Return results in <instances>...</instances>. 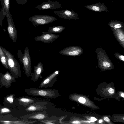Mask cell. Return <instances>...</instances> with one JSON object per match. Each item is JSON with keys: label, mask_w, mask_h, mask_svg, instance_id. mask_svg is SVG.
Wrapping results in <instances>:
<instances>
[{"label": "cell", "mask_w": 124, "mask_h": 124, "mask_svg": "<svg viewBox=\"0 0 124 124\" xmlns=\"http://www.w3.org/2000/svg\"><path fill=\"white\" fill-rule=\"evenodd\" d=\"M65 29L64 27L61 25H57L50 27L48 28V33H59L62 32Z\"/></svg>", "instance_id": "obj_18"}, {"label": "cell", "mask_w": 124, "mask_h": 124, "mask_svg": "<svg viewBox=\"0 0 124 124\" xmlns=\"http://www.w3.org/2000/svg\"><path fill=\"white\" fill-rule=\"evenodd\" d=\"M85 7L90 10L96 12H109L107 10L108 7L103 3L101 4L100 2L96 4L86 5Z\"/></svg>", "instance_id": "obj_15"}, {"label": "cell", "mask_w": 124, "mask_h": 124, "mask_svg": "<svg viewBox=\"0 0 124 124\" xmlns=\"http://www.w3.org/2000/svg\"><path fill=\"white\" fill-rule=\"evenodd\" d=\"M121 96L122 97H124V93H122L121 94Z\"/></svg>", "instance_id": "obj_32"}, {"label": "cell", "mask_w": 124, "mask_h": 124, "mask_svg": "<svg viewBox=\"0 0 124 124\" xmlns=\"http://www.w3.org/2000/svg\"><path fill=\"white\" fill-rule=\"evenodd\" d=\"M120 59L123 61H124V56L123 55H121L119 57Z\"/></svg>", "instance_id": "obj_30"}, {"label": "cell", "mask_w": 124, "mask_h": 124, "mask_svg": "<svg viewBox=\"0 0 124 124\" xmlns=\"http://www.w3.org/2000/svg\"><path fill=\"white\" fill-rule=\"evenodd\" d=\"M44 70V65L41 62L34 66V72L32 75L31 80L35 83L40 77Z\"/></svg>", "instance_id": "obj_14"}, {"label": "cell", "mask_w": 124, "mask_h": 124, "mask_svg": "<svg viewBox=\"0 0 124 124\" xmlns=\"http://www.w3.org/2000/svg\"><path fill=\"white\" fill-rule=\"evenodd\" d=\"M119 38L120 40L123 41L124 40V35L122 33H120L119 35Z\"/></svg>", "instance_id": "obj_25"}, {"label": "cell", "mask_w": 124, "mask_h": 124, "mask_svg": "<svg viewBox=\"0 0 124 124\" xmlns=\"http://www.w3.org/2000/svg\"><path fill=\"white\" fill-rule=\"evenodd\" d=\"M60 18L64 19L77 20L78 19V15L75 12L68 10L59 11L55 10L53 11Z\"/></svg>", "instance_id": "obj_9"}, {"label": "cell", "mask_w": 124, "mask_h": 124, "mask_svg": "<svg viewBox=\"0 0 124 124\" xmlns=\"http://www.w3.org/2000/svg\"><path fill=\"white\" fill-rule=\"evenodd\" d=\"M59 37V35L42 31L41 35L35 37L34 39L35 41L42 42L44 44H49L53 42Z\"/></svg>", "instance_id": "obj_8"}, {"label": "cell", "mask_w": 124, "mask_h": 124, "mask_svg": "<svg viewBox=\"0 0 124 124\" xmlns=\"http://www.w3.org/2000/svg\"><path fill=\"white\" fill-rule=\"evenodd\" d=\"M11 112V110L7 108H1L0 110V113L2 114L9 113Z\"/></svg>", "instance_id": "obj_21"}, {"label": "cell", "mask_w": 124, "mask_h": 124, "mask_svg": "<svg viewBox=\"0 0 124 124\" xmlns=\"http://www.w3.org/2000/svg\"><path fill=\"white\" fill-rule=\"evenodd\" d=\"M103 65L104 67H108L110 65V64L109 63L107 62H103Z\"/></svg>", "instance_id": "obj_26"}, {"label": "cell", "mask_w": 124, "mask_h": 124, "mask_svg": "<svg viewBox=\"0 0 124 124\" xmlns=\"http://www.w3.org/2000/svg\"><path fill=\"white\" fill-rule=\"evenodd\" d=\"M8 23L7 31L9 35L13 41L16 43V41L17 31L10 13L6 15Z\"/></svg>", "instance_id": "obj_6"}, {"label": "cell", "mask_w": 124, "mask_h": 124, "mask_svg": "<svg viewBox=\"0 0 124 124\" xmlns=\"http://www.w3.org/2000/svg\"><path fill=\"white\" fill-rule=\"evenodd\" d=\"M28 0H16L17 3L19 5L24 4L27 3Z\"/></svg>", "instance_id": "obj_22"}, {"label": "cell", "mask_w": 124, "mask_h": 124, "mask_svg": "<svg viewBox=\"0 0 124 124\" xmlns=\"http://www.w3.org/2000/svg\"><path fill=\"white\" fill-rule=\"evenodd\" d=\"M2 7L0 12V25L2 27L3 20L6 15L10 13L9 11V0H0Z\"/></svg>", "instance_id": "obj_13"}, {"label": "cell", "mask_w": 124, "mask_h": 124, "mask_svg": "<svg viewBox=\"0 0 124 124\" xmlns=\"http://www.w3.org/2000/svg\"><path fill=\"white\" fill-rule=\"evenodd\" d=\"M102 121V120H100L99 121V122L100 123H101Z\"/></svg>", "instance_id": "obj_33"}, {"label": "cell", "mask_w": 124, "mask_h": 124, "mask_svg": "<svg viewBox=\"0 0 124 124\" xmlns=\"http://www.w3.org/2000/svg\"><path fill=\"white\" fill-rule=\"evenodd\" d=\"M0 62L6 69H8L6 56L0 46Z\"/></svg>", "instance_id": "obj_19"}, {"label": "cell", "mask_w": 124, "mask_h": 124, "mask_svg": "<svg viewBox=\"0 0 124 124\" xmlns=\"http://www.w3.org/2000/svg\"><path fill=\"white\" fill-rule=\"evenodd\" d=\"M78 100L79 102L82 103H84L85 102V99L83 97H80Z\"/></svg>", "instance_id": "obj_24"}, {"label": "cell", "mask_w": 124, "mask_h": 124, "mask_svg": "<svg viewBox=\"0 0 124 124\" xmlns=\"http://www.w3.org/2000/svg\"><path fill=\"white\" fill-rule=\"evenodd\" d=\"M17 55L20 61L23 64L25 74L28 77L31 76L32 73L31 72V59L28 47H25L23 54H22L20 50H18Z\"/></svg>", "instance_id": "obj_3"}, {"label": "cell", "mask_w": 124, "mask_h": 124, "mask_svg": "<svg viewBox=\"0 0 124 124\" xmlns=\"http://www.w3.org/2000/svg\"><path fill=\"white\" fill-rule=\"evenodd\" d=\"M108 91L111 94L113 93L114 92V89L111 88L109 89Z\"/></svg>", "instance_id": "obj_27"}, {"label": "cell", "mask_w": 124, "mask_h": 124, "mask_svg": "<svg viewBox=\"0 0 124 124\" xmlns=\"http://www.w3.org/2000/svg\"><path fill=\"white\" fill-rule=\"evenodd\" d=\"M115 22L116 23L115 24L112 22L111 24H114V26L116 28H120L122 27L121 24L120 23H119L118 22L117 23L116 22Z\"/></svg>", "instance_id": "obj_23"}, {"label": "cell", "mask_w": 124, "mask_h": 124, "mask_svg": "<svg viewBox=\"0 0 124 124\" xmlns=\"http://www.w3.org/2000/svg\"><path fill=\"white\" fill-rule=\"evenodd\" d=\"M1 47L6 56L8 69L11 74L16 78H21V71L18 62L9 51Z\"/></svg>", "instance_id": "obj_1"}, {"label": "cell", "mask_w": 124, "mask_h": 124, "mask_svg": "<svg viewBox=\"0 0 124 124\" xmlns=\"http://www.w3.org/2000/svg\"><path fill=\"white\" fill-rule=\"evenodd\" d=\"M72 124H79L80 123V122L78 121H74L71 122Z\"/></svg>", "instance_id": "obj_29"}, {"label": "cell", "mask_w": 124, "mask_h": 124, "mask_svg": "<svg viewBox=\"0 0 124 124\" xmlns=\"http://www.w3.org/2000/svg\"><path fill=\"white\" fill-rule=\"evenodd\" d=\"M39 101L35 98L28 96L21 97L18 100L19 104L25 108L27 107L31 104Z\"/></svg>", "instance_id": "obj_16"}, {"label": "cell", "mask_w": 124, "mask_h": 124, "mask_svg": "<svg viewBox=\"0 0 124 124\" xmlns=\"http://www.w3.org/2000/svg\"><path fill=\"white\" fill-rule=\"evenodd\" d=\"M49 116L45 111H37L23 116L22 118L24 119H31L37 120H40L46 119Z\"/></svg>", "instance_id": "obj_12"}, {"label": "cell", "mask_w": 124, "mask_h": 124, "mask_svg": "<svg viewBox=\"0 0 124 124\" xmlns=\"http://www.w3.org/2000/svg\"><path fill=\"white\" fill-rule=\"evenodd\" d=\"M16 78L8 71H7L5 74L0 73V87L5 86L6 88L11 86L12 83L16 82Z\"/></svg>", "instance_id": "obj_7"}, {"label": "cell", "mask_w": 124, "mask_h": 124, "mask_svg": "<svg viewBox=\"0 0 124 124\" xmlns=\"http://www.w3.org/2000/svg\"><path fill=\"white\" fill-rule=\"evenodd\" d=\"M91 119L92 120H94L95 119H96L94 117H92L91 118Z\"/></svg>", "instance_id": "obj_31"}, {"label": "cell", "mask_w": 124, "mask_h": 124, "mask_svg": "<svg viewBox=\"0 0 124 124\" xmlns=\"http://www.w3.org/2000/svg\"><path fill=\"white\" fill-rule=\"evenodd\" d=\"M61 4L57 1H53L49 0L43 2L35 7L39 10L49 9L53 10L60 8L61 7Z\"/></svg>", "instance_id": "obj_11"}, {"label": "cell", "mask_w": 124, "mask_h": 124, "mask_svg": "<svg viewBox=\"0 0 124 124\" xmlns=\"http://www.w3.org/2000/svg\"><path fill=\"white\" fill-rule=\"evenodd\" d=\"M24 91L30 95L43 97L49 99L55 98L58 97L60 95L59 91L56 89H46L32 88L25 89Z\"/></svg>", "instance_id": "obj_2"}, {"label": "cell", "mask_w": 124, "mask_h": 124, "mask_svg": "<svg viewBox=\"0 0 124 124\" xmlns=\"http://www.w3.org/2000/svg\"><path fill=\"white\" fill-rule=\"evenodd\" d=\"M104 119L107 122H109L110 121V120L109 118L106 116L105 117H104Z\"/></svg>", "instance_id": "obj_28"}, {"label": "cell", "mask_w": 124, "mask_h": 124, "mask_svg": "<svg viewBox=\"0 0 124 124\" xmlns=\"http://www.w3.org/2000/svg\"><path fill=\"white\" fill-rule=\"evenodd\" d=\"M59 73L60 71L59 70L54 71L42 80L39 87L42 88L52 87L57 81V76Z\"/></svg>", "instance_id": "obj_5"}, {"label": "cell", "mask_w": 124, "mask_h": 124, "mask_svg": "<svg viewBox=\"0 0 124 124\" xmlns=\"http://www.w3.org/2000/svg\"><path fill=\"white\" fill-rule=\"evenodd\" d=\"M48 103L41 101H38L30 104L26 108L25 110L27 112H37L46 110L47 108L45 106Z\"/></svg>", "instance_id": "obj_10"}, {"label": "cell", "mask_w": 124, "mask_h": 124, "mask_svg": "<svg viewBox=\"0 0 124 124\" xmlns=\"http://www.w3.org/2000/svg\"><path fill=\"white\" fill-rule=\"evenodd\" d=\"M28 19L34 26L47 24L56 21L57 18L54 16L44 15H35L29 17Z\"/></svg>", "instance_id": "obj_4"}, {"label": "cell", "mask_w": 124, "mask_h": 124, "mask_svg": "<svg viewBox=\"0 0 124 124\" xmlns=\"http://www.w3.org/2000/svg\"><path fill=\"white\" fill-rule=\"evenodd\" d=\"M59 118L55 116H54L49 117L47 118L41 120H38L40 122L39 124H58Z\"/></svg>", "instance_id": "obj_17"}, {"label": "cell", "mask_w": 124, "mask_h": 124, "mask_svg": "<svg viewBox=\"0 0 124 124\" xmlns=\"http://www.w3.org/2000/svg\"><path fill=\"white\" fill-rule=\"evenodd\" d=\"M14 95L13 94H11L7 96L5 99L6 101L9 104H12L14 100Z\"/></svg>", "instance_id": "obj_20"}]
</instances>
